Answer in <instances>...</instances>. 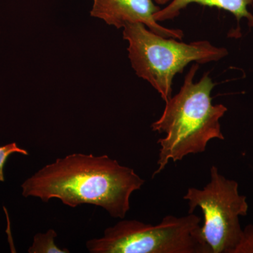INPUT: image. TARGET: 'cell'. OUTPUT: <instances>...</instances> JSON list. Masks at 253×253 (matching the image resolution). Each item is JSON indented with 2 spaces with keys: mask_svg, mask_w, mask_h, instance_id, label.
<instances>
[{
  "mask_svg": "<svg viewBox=\"0 0 253 253\" xmlns=\"http://www.w3.org/2000/svg\"><path fill=\"white\" fill-rule=\"evenodd\" d=\"M144 182L134 169L107 155L73 154L44 166L21 187L25 197L43 202L57 199L71 208L94 205L123 219L130 209L131 195Z\"/></svg>",
  "mask_w": 253,
  "mask_h": 253,
  "instance_id": "obj_1",
  "label": "cell"
},
{
  "mask_svg": "<svg viewBox=\"0 0 253 253\" xmlns=\"http://www.w3.org/2000/svg\"><path fill=\"white\" fill-rule=\"evenodd\" d=\"M199 64L194 63L184 78L180 90L166 102V107L151 129L166 137L158 139L161 146L158 168L153 176L162 172L169 162L181 161L189 154L206 151L210 141L224 140L220 119L227 108L212 104L211 92L214 84L208 73L195 83Z\"/></svg>",
  "mask_w": 253,
  "mask_h": 253,
  "instance_id": "obj_2",
  "label": "cell"
},
{
  "mask_svg": "<svg viewBox=\"0 0 253 253\" xmlns=\"http://www.w3.org/2000/svg\"><path fill=\"white\" fill-rule=\"evenodd\" d=\"M123 38L128 42V56L139 78L149 83L167 102L177 73L191 63H208L226 57L228 51L206 41L184 43L156 34L140 23H127Z\"/></svg>",
  "mask_w": 253,
  "mask_h": 253,
  "instance_id": "obj_3",
  "label": "cell"
},
{
  "mask_svg": "<svg viewBox=\"0 0 253 253\" xmlns=\"http://www.w3.org/2000/svg\"><path fill=\"white\" fill-rule=\"evenodd\" d=\"M201 219L189 214L168 215L157 225L122 220L105 229L99 239L89 240L91 253H212L201 234Z\"/></svg>",
  "mask_w": 253,
  "mask_h": 253,
  "instance_id": "obj_4",
  "label": "cell"
},
{
  "mask_svg": "<svg viewBox=\"0 0 253 253\" xmlns=\"http://www.w3.org/2000/svg\"><path fill=\"white\" fill-rule=\"evenodd\" d=\"M211 181L203 189L189 188L184 199L189 214L202 210L204 224L201 234L212 253H234L242 236L240 217L249 212L246 196L239 194V183L221 175L215 166L211 169Z\"/></svg>",
  "mask_w": 253,
  "mask_h": 253,
  "instance_id": "obj_5",
  "label": "cell"
},
{
  "mask_svg": "<svg viewBox=\"0 0 253 253\" xmlns=\"http://www.w3.org/2000/svg\"><path fill=\"white\" fill-rule=\"evenodd\" d=\"M91 16L103 20L116 28L124 27L127 23H140L150 31L165 38L181 40V30L161 26L154 19V14L161 9L154 0H92Z\"/></svg>",
  "mask_w": 253,
  "mask_h": 253,
  "instance_id": "obj_6",
  "label": "cell"
},
{
  "mask_svg": "<svg viewBox=\"0 0 253 253\" xmlns=\"http://www.w3.org/2000/svg\"><path fill=\"white\" fill-rule=\"evenodd\" d=\"M253 3V0H172L166 7L157 11L154 17L158 22L173 19L189 4H198L229 11L235 16L238 22L246 18L249 26L253 28V15L248 9Z\"/></svg>",
  "mask_w": 253,
  "mask_h": 253,
  "instance_id": "obj_7",
  "label": "cell"
},
{
  "mask_svg": "<svg viewBox=\"0 0 253 253\" xmlns=\"http://www.w3.org/2000/svg\"><path fill=\"white\" fill-rule=\"evenodd\" d=\"M57 236L54 229H49L45 234L38 233L34 236L33 245L28 249L30 253H66L68 249H61L54 243Z\"/></svg>",
  "mask_w": 253,
  "mask_h": 253,
  "instance_id": "obj_8",
  "label": "cell"
},
{
  "mask_svg": "<svg viewBox=\"0 0 253 253\" xmlns=\"http://www.w3.org/2000/svg\"><path fill=\"white\" fill-rule=\"evenodd\" d=\"M15 153L24 155V156L28 155V152L26 150L18 147L17 144L15 142L0 146V181L1 182L5 180L4 168L6 160L9 156L15 154Z\"/></svg>",
  "mask_w": 253,
  "mask_h": 253,
  "instance_id": "obj_9",
  "label": "cell"
},
{
  "mask_svg": "<svg viewBox=\"0 0 253 253\" xmlns=\"http://www.w3.org/2000/svg\"><path fill=\"white\" fill-rule=\"evenodd\" d=\"M234 253H253V224H249L243 229L242 236Z\"/></svg>",
  "mask_w": 253,
  "mask_h": 253,
  "instance_id": "obj_10",
  "label": "cell"
},
{
  "mask_svg": "<svg viewBox=\"0 0 253 253\" xmlns=\"http://www.w3.org/2000/svg\"><path fill=\"white\" fill-rule=\"evenodd\" d=\"M154 1L155 2L157 3L158 4L163 5L170 2L172 0H154Z\"/></svg>",
  "mask_w": 253,
  "mask_h": 253,
  "instance_id": "obj_11",
  "label": "cell"
}]
</instances>
